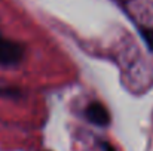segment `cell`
I'll return each instance as SVG.
<instances>
[{
	"label": "cell",
	"instance_id": "1",
	"mask_svg": "<svg viewBox=\"0 0 153 151\" xmlns=\"http://www.w3.org/2000/svg\"><path fill=\"white\" fill-rule=\"evenodd\" d=\"M22 56H24L22 45L7 39H0V67L18 65Z\"/></svg>",
	"mask_w": 153,
	"mask_h": 151
},
{
	"label": "cell",
	"instance_id": "2",
	"mask_svg": "<svg viewBox=\"0 0 153 151\" xmlns=\"http://www.w3.org/2000/svg\"><path fill=\"white\" fill-rule=\"evenodd\" d=\"M85 114H86L88 120L92 122L97 126H107L110 123V114H108L107 108L100 102L89 104L86 111H85Z\"/></svg>",
	"mask_w": 153,
	"mask_h": 151
},
{
	"label": "cell",
	"instance_id": "3",
	"mask_svg": "<svg viewBox=\"0 0 153 151\" xmlns=\"http://www.w3.org/2000/svg\"><path fill=\"white\" fill-rule=\"evenodd\" d=\"M141 37L144 39V42L147 43L149 49L153 50V28H147V27H141L140 28Z\"/></svg>",
	"mask_w": 153,
	"mask_h": 151
},
{
	"label": "cell",
	"instance_id": "4",
	"mask_svg": "<svg viewBox=\"0 0 153 151\" xmlns=\"http://www.w3.org/2000/svg\"><path fill=\"white\" fill-rule=\"evenodd\" d=\"M104 148H105V151H114V148H113L111 145H108V144H105V145H104Z\"/></svg>",
	"mask_w": 153,
	"mask_h": 151
}]
</instances>
